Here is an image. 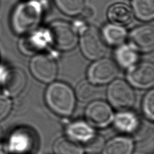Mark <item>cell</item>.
<instances>
[{
  "mask_svg": "<svg viewBox=\"0 0 154 154\" xmlns=\"http://www.w3.org/2000/svg\"><path fill=\"white\" fill-rule=\"evenodd\" d=\"M30 70L33 76L43 82H51L56 78L57 66L49 55L39 54L34 57L30 62Z\"/></svg>",
  "mask_w": 154,
  "mask_h": 154,
  "instance_id": "cell-9",
  "label": "cell"
},
{
  "mask_svg": "<svg viewBox=\"0 0 154 154\" xmlns=\"http://www.w3.org/2000/svg\"><path fill=\"white\" fill-rule=\"evenodd\" d=\"M102 36L108 44L116 46L124 42L126 37V31L121 26L108 24L103 28Z\"/></svg>",
  "mask_w": 154,
  "mask_h": 154,
  "instance_id": "cell-19",
  "label": "cell"
},
{
  "mask_svg": "<svg viewBox=\"0 0 154 154\" xmlns=\"http://www.w3.org/2000/svg\"><path fill=\"white\" fill-rule=\"evenodd\" d=\"M143 111L149 120L154 119V91L151 90L145 95L143 102Z\"/></svg>",
  "mask_w": 154,
  "mask_h": 154,
  "instance_id": "cell-25",
  "label": "cell"
},
{
  "mask_svg": "<svg viewBox=\"0 0 154 154\" xmlns=\"http://www.w3.org/2000/svg\"><path fill=\"white\" fill-rule=\"evenodd\" d=\"M136 16L140 20L149 21L154 17V0H132Z\"/></svg>",
  "mask_w": 154,
  "mask_h": 154,
  "instance_id": "cell-20",
  "label": "cell"
},
{
  "mask_svg": "<svg viewBox=\"0 0 154 154\" xmlns=\"http://www.w3.org/2000/svg\"><path fill=\"white\" fill-rule=\"evenodd\" d=\"M112 122L118 131L125 134L134 133L140 126L138 117L134 113L125 110L117 113Z\"/></svg>",
  "mask_w": 154,
  "mask_h": 154,
  "instance_id": "cell-17",
  "label": "cell"
},
{
  "mask_svg": "<svg viewBox=\"0 0 154 154\" xmlns=\"http://www.w3.org/2000/svg\"><path fill=\"white\" fill-rule=\"evenodd\" d=\"M12 102L8 96L0 94V122L5 119L11 112Z\"/></svg>",
  "mask_w": 154,
  "mask_h": 154,
  "instance_id": "cell-26",
  "label": "cell"
},
{
  "mask_svg": "<svg viewBox=\"0 0 154 154\" xmlns=\"http://www.w3.org/2000/svg\"><path fill=\"white\" fill-rule=\"evenodd\" d=\"M66 134L67 137L81 146L89 141L96 135L93 126L81 120L69 124L66 128Z\"/></svg>",
  "mask_w": 154,
  "mask_h": 154,
  "instance_id": "cell-14",
  "label": "cell"
},
{
  "mask_svg": "<svg viewBox=\"0 0 154 154\" xmlns=\"http://www.w3.org/2000/svg\"><path fill=\"white\" fill-rule=\"evenodd\" d=\"M127 79L131 85L138 88H148L154 84V66L145 61L131 66L127 72Z\"/></svg>",
  "mask_w": 154,
  "mask_h": 154,
  "instance_id": "cell-10",
  "label": "cell"
},
{
  "mask_svg": "<svg viewBox=\"0 0 154 154\" xmlns=\"http://www.w3.org/2000/svg\"><path fill=\"white\" fill-rule=\"evenodd\" d=\"M26 84V75L18 67L5 69L0 79L2 93L10 98L20 94L24 90Z\"/></svg>",
  "mask_w": 154,
  "mask_h": 154,
  "instance_id": "cell-6",
  "label": "cell"
},
{
  "mask_svg": "<svg viewBox=\"0 0 154 154\" xmlns=\"http://www.w3.org/2000/svg\"><path fill=\"white\" fill-rule=\"evenodd\" d=\"M34 138L33 134L28 129L20 128L11 132L5 146L9 153L26 154L33 148Z\"/></svg>",
  "mask_w": 154,
  "mask_h": 154,
  "instance_id": "cell-11",
  "label": "cell"
},
{
  "mask_svg": "<svg viewBox=\"0 0 154 154\" xmlns=\"http://www.w3.org/2000/svg\"><path fill=\"white\" fill-rule=\"evenodd\" d=\"M48 43L60 51H67L74 48L78 42L75 28L65 21H54L46 30Z\"/></svg>",
  "mask_w": 154,
  "mask_h": 154,
  "instance_id": "cell-3",
  "label": "cell"
},
{
  "mask_svg": "<svg viewBox=\"0 0 154 154\" xmlns=\"http://www.w3.org/2000/svg\"><path fill=\"white\" fill-rule=\"evenodd\" d=\"M85 115L88 123L99 128L108 126L112 122L114 117L111 106L102 100L91 102L86 108Z\"/></svg>",
  "mask_w": 154,
  "mask_h": 154,
  "instance_id": "cell-8",
  "label": "cell"
},
{
  "mask_svg": "<svg viewBox=\"0 0 154 154\" xmlns=\"http://www.w3.org/2000/svg\"><path fill=\"white\" fill-rule=\"evenodd\" d=\"M118 74L115 63L108 58H102L93 63L87 72L88 81L93 84H105L114 79Z\"/></svg>",
  "mask_w": 154,
  "mask_h": 154,
  "instance_id": "cell-7",
  "label": "cell"
},
{
  "mask_svg": "<svg viewBox=\"0 0 154 154\" xmlns=\"http://www.w3.org/2000/svg\"><path fill=\"white\" fill-rule=\"evenodd\" d=\"M88 154H89V153H88Z\"/></svg>",
  "mask_w": 154,
  "mask_h": 154,
  "instance_id": "cell-29",
  "label": "cell"
},
{
  "mask_svg": "<svg viewBox=\"0 0 154 154\" xmlns=\"http://www.w3.org/2000/svg\"><path fill=\"white\" fill-rule=\"evenodd\" d=\"M116 58L121 66L130 67L136 63L138 55L136 51L131 46L122 45L116 50Z\"/></svg>",
  "mask_w": 154,
  "mask_h": 154,
  "instance_id": "cell-21",
  "label": "cell"
},
{
  "mask_svg": "<svg viewBox=\"0 0 154 154\" xmlns=\"http://www.w3.org/2000/svg\"><path fill=\"white\" fill-rule=\"evenodd\" d=\"M107 15L112 24L121 26L130 23L134 17L132 9L128 5L122 2L115 3L110 6Z\"/></svg>",
  "mask_w": 154,
  "mask_h": 154,
  "instance_id": "cell-15",
  "label": "cell"
},
{
  "mask_svg": "<svg viewBox=\"0 0 154 154\" xmlns=\"http://www.w3.org/2000/svg\"><path fill=\"white\" fill-rule=\"evenodd\" d=\"M2 129H1V126H0V138H1V136H2Z\"/></svg>",
  "mask_w": 154,
  "mask_h": 154,
  "instance_id": "cell-28",
  "label": "cell"
},
{
  "mask_svg": "<svg viewBox=\"0 0 154 154\" xmlns=\"http://www.w3.org/2000/svg\"><path fill=\"white\" fill-rule=\"evenodd\" d=\"M46 101L50 109L61 116H70L75 107V96L72 89L66 84L55 82L47 88Z\"/></svg>",
  "mask_w": 154,
  "mask_h": 154,
  "instance_id": "cell-2",
  "label": "cell"
},
{
  "mask_svg": "<svg viewBox=\"0 0 154 154\" xmlns=\"http://www.w3.org/2000/svg\"><path fill=\"white\" fill-rule=\"evenodd\" d=\"M52 150L54 154H84L81 144L69 137H60L54 143Z\"/></svg>",
  "mask_w": 154,
  "mask_h": 154,
  "instance_id": "cell-18",
  "label": "cell"
},
{
  "mask_svg": "<svg viewBox=\"0 0 154 154\" xmlns=\"http://www.w3.org/2000/svg\"><path fill=\"white\" fill-rule=\"evenodd\" d=\"M55 2L63 13L69 16L81 13L85 7L84 0H55Z\"/></svg>",
  "mask_w": 154,
  "mask_h": 154,
  "instance_id": "cell-22",
  "label": "cell"
},
{
  "mask_svg": "<svg viewBox=\"0 0 154 154\" xmlns=\"http://www.w3.org/2000/svg\"><path fill=\"white\" fill-rule=\"evenodd\" d=\"M105 143L103 138L96 134L93 138L83 144L82 147L84 150L89 154H97L102 151Z\"/></svg>",
  "mask_w": 154,
  "mask_h": 154,
  "instance_id": "cell-24",
  "label": "cell"
},
{
  "mask_svg": "<svg viewBox=\"0 0 154 154\" xmlns=\"http://www.w3.org/2000/svg\"><path fill=\"white\" fill-rule=\"evenodd\" d=\"M102 35L94 26H87L82 29L80 38V47L84 55L90 60H97L105 54L106 48Z\"/></svg>",
  "mask_w": 154,
  "mask_h": 154,
  "instance_id": "cell-4",
  "label": "cell"
},
{
  "mask_svg": "<svg viewBox=\"0 0 154 154\" xmlns=\"http://www.w3.org/2000/svg\"><path fill=\"white\" fill-rule=\"evenodd\" d=\"M42 6L36 0L19 3L14 8L10 18L11 27L18 35H27L39 25L42 17Z\"/></svg>",
  "mask_w": 154,
  "mask_h": 154,
  "instance_id": "cell-1",
  "label": "cell"
},
{
  "mask_svg": "<svg viewBox=\"0 0 154 154\" xmlns=\"http://www.w3.org/2000/svg\"><path fill=\"white\" fill-rule=\"evenodd\" d=\"M131 46L135 51L147 52L154 49V28L145 25L134 28L129 35Z\"/></svg>",
  "mask_w": 154,
  "mask_h": 154,
  "instance_id": "cell-12",
  "label": "cell"
},
{
  "mask_svg": "<svg viewBox=\"0 0 154 154\" xmlns=\"http://www.w3.org/2000/svg\"><path fill=\"white\" fill-rule=\"evenodd\" d=\"M107 97L114 107L122 111L132 106L135 100L133 89L122 79L114 80L109 84L107 90Z\"/></svg>",
  "mask_w": 154,
  "mask_h": 154,
  "instance_id": "cell-5",
  "label": "cell"
},
{
  "mask_svg": "<svg viewBox=\"0 0 154 154\" xmlns=\"http://www.w3.org/2000/svg\"><path fill=\"white\" fill-rule=\"evenodd\" d=\"M28 35L22 38L18 43L20 51L26 55H32L44 49L48 38L46 31L31 32Z\"/></svg>",
  "mask_w": 154,
  "mask_h": 154,
  "instance_id": "cell-13",
  "label": "cell"
},
{
  "mask_svg": "<svg viewBox=\"0 0 154 154\" xmlns=\"http://www.w3.org/2000/svg\"><path fill=\"white\" fill-rule=\"evenodd\" d=\"M97 94V90L93 84L89 81H82L76 88L78 99L82 102H88L94 99Z\"/></svg>",
  "mask_w": 154,
  "mask_h": 154,
  "instance_id": "cell-23",
  "label": "cell"
},
{
  "mask_svg": "<svg viewBox=\"0 0 154 154\" xmlns=\"http://www.w3.org/2000/svg\"><path fill=\"white\" fill-rule=\"evenodd\" d=\"M0 154H9L5 145L0 143Z\"/></svg>",
  "mask_w": 154,
  "mask_h": 154,
  "instance_id": "cell-27",
  "label": "cell"
},
{
  "mask_svg": "<svg viewBox=\"0 0 154 154\" xmlns=\"http://www.w3.org/2000/svg\"><path fill=\"white\" fill-rule=\"evenodd\" d=\"M134 145L132 139L126 136H117L105 143L102 154H132Z\"/></svg>",
  "mask_w": 154,
  "mask_h": 154,
  "instance_id": "cell-16",
  "label": "cell"
}]
</instances>
